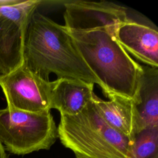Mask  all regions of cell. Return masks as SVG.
Listing matches in <instances>:
<instances>
[{"label":"cell","instance_id":"6da1fadb","mask_svg":"<svg viewBox=\"0 0 158 158\" xmlns=\"http://www.w3.org/2000/svg\"><path fill=\"white\" fill-rule=\"evenodd\" d=\"M37 9L29 18L24 31L25 65L46 81H49V75L54 73L57 79H74L97 84L104 93L103 85L88 67L64 25Z\"/></svg>","mask_w":158,"mask_h":158},{"label":"cell","instance_id":"7a4b0ae2","mask_svg":"<svg viewBox=\"0 0 158 158\" xmlns=\"http://www.w3.org/2000/svg\"><path fill=\"white\" fill-rule=\"evenodd\" d=\"M117 25L85 31L66 30L88 67L103 85L104 95L114 94L134 99L143 67L117 41Z\"/></svg>","mask_w":158,"mask_h":158},{"label":"cell","instance_id":"3957f363","mask_svg":"<svg viewBox=\"0 0 158 158\" xmlns=\"http://www.w3.org/2000/svg\"><path fill=\"white\" fill-rule=\"evenodd\" d=\"M57 133L65 148L86 158H128L133 143L104 120L92 99L76 115H60Z\"/></svg>","mask_w":158,"mask_h":158},{"label":"cell","instance_id":"277c9868","mask_svg":"<svg viewBox=\"0 0 158 158\" xmlns=\"http://www.w3.org/2000/svg\"><path fill=\"white\" fill-rule=\"evenodd\" d=\"M57 138L51 111L29 112L7 107L0 109V140L11 153L25 155L47 150Z\"/></svg>","mask_w":158,"mask_h":158},{"label":"cell","instance_id":"5b68a950","mask_svg":"<svg viewBox=\"0 0 158 158\" xmlns=\"http://www.w3.org/2000/svg\"><path fill=\"white\" fill-rule=\"evenodd\" d=\"M40 0H0V73L7 74L23 63L24 31Z\"/></svg>","mask_w":158,"mask_h":158},{"label":"cell","instance_id":"8992f818","mask_svg":"<svg viewBox=\"0 0 158 158\" xmlns=\"http://www.w3.org/2000/svg\"><path fill=\"white\" fill-rule=\"evenodd\" d=\"M53 81H46L23 64L0 76V86L7 107L29 112H49L51 109Z\"/></svg>","mask_w":158,"mask_h":158},{"label":"cell","instance_id":"52a82bcc","mask_svg":"<svg viewBox=\"0 0 158 158\" xmlns=\"http://www.w3.org/2000/svg\"><path fill=\"white\" fill-rule=\"evenodd\" d=\"M64 27L70 30L85 31L116 26L128 19L126 9L107 1L81 0L64 2Z\"/></svg>","mask_w":158,"mask_h":158},{"label":"cell","instance_id":"ba28073f","mask_svg":"<svg viewBox=\"0 0 158 158\" xmlns=\"http://www.w3.org/2000/svg\"><path fill=\"white\" fill-rule=\"evenodd\" d=\"M117 41L127 52L151 67L158 68V32L128 19L115 29Z\"/></svg>","mask_w":158,"mask_h":158},{"label":"cell","instance_id":"9c48e42d","mask_svg":"<svg viewBox=\"0 0 158 158\" xmlns=\"http://www.w3.org/2000/svg\"><path fill=\"white\" fill-rule=\"evenodd\" d=\"M142 67L133 99L136 112V135L144 129L158 127V68Z\"/></svg>","mask_w":158,"mask_h":158},{"label":"cell","instance_id":"30bf717a","mask_svg":"<svg viewBox=\"0 0 158 158\" xmlns=\"http://www.w3.org/2000/svg\"><path fill=\"white\" fill-rule=\"evenodd\" d=\"M110 100L104 101L94 93L92 101L104 120L111 127L133 142L136 135V112L133 99L110 94Z\"/></svg>","mask_w":158,"mask_h":158},{"label":"cell","instance_id":"8fae6325","mask_svg":"<svg viewBox=\"0 0 158 158\" xmlns=\"http://www.w3.org/2000/svg\"><path fill=\"white\" fill-rule=\"evenodd\" d=\"M94 85L74 79L59 78L53 81L51 109L58 110L60 115L77 114L91 100Z\"/></svg>","mask_w":158,"mask_h":158},{"label":"cell","instance_id":"7c38bea8","mask_svg":"<svg viewBox=\"0 0 158 158\" xmlns=\"http://www.w3.org/2000/svg\"><path fill=\"white\" fill-rule=\"evenodd\" d=\"M158 127L149 128L138 133L128 158H158Z\"/></svg>","mask_w":158,"mask_h":158},{"label":"cell","instance_id":"4fadbf2b","mask_svg":"<svg viewBox=\"0 0 158 158\" xmlns=\"http://www.w3.org/2000/svg\"><path fill=\"white\" fill-rule=\"evenodd\" d=\"M0 158H7V155L6 154L4 146L0 140Z\"/></svg>","mask_w":158,"mask_h":158},{"label":"cell","instance_id":"5bb4252c","mask_svg":"<svg viewBox=\"0 0 158 158\" xmlns=\"http://www.w3.org/2000/svg\"><path fill=\"white\" fill-rule=\"evenodd\" d=\"M76 158H86V157H84L82 156H76Z\"/></svg>","mask_w":158,"mask_h":158},{"label":"cell","instance_id":"9a60e30c","mask_svg":"<svg viewBox=\"0 0 158 158\" xmlns=\"http://www.w3.org/2000/svg\"><path fill=\"white\" fill-rule=\"evenodd\" d=\"M0 76H1V73H0Z\"/></svg>","mask_w":158,"mask_h":158}]
</instances>
